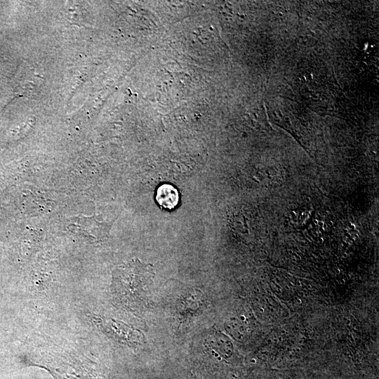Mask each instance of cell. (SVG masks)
Segmentation results:
<instances>
[{"label":"cell","mask_w":379,"mask_h":379,"mask_svg":"<svg viewBox=\"0 0 379 379\" xmlns=\"http://www.w3.org/2000/svg\"><path fill=\"white\" fill-rule=\"evenodd\" d=\"M154 273L151 265L138 260L117 267L113 273L112 291L117 302L128 310L143 308L147 299V288Z\"/></svg>","instance_id":"obj_1"},{"label":"cell","mask_w":379,"mask_h":379,"mask_svg":"<svg viewBox=\"0 0 379 379\" xmlns=\"http://www.w3.org/2000/svg\"><path fill=\"white\" fill-rule=\"evenodd\" d=\"M91 318L98 328L121 343L133 345L140 340L139 333L126 324L94 314Z\"/></svg>","instance_id":"obj_2"},{"label":"cell","mask_w":379,"mask_h":379,"mask_svg":"<svg viewBox=\"0 0 379 379\" xmlns=\"http://www.w3.org/2000/svg\"><path fill=\"white\" fill-rule=\"evenodd\" d=\"M157 203L168 209L174 208L179 202V194L175 187L170 184L160 185L156 194Z\"/></svg>","instance_id":"obj_3"},{"label":"cell","mask_w":379,"mask_h":379,"mask_svg":"<svg viewBox=\"0 0 379 379\" xmlns=\"http://www.w3.org/2000/svg\"><path fill=\"white\" fill-rule=\"evenodd\" d=\"M194 379H197V378L194 377Z\"/></svg>","instance_id":"obj_4"}]
</instances>
